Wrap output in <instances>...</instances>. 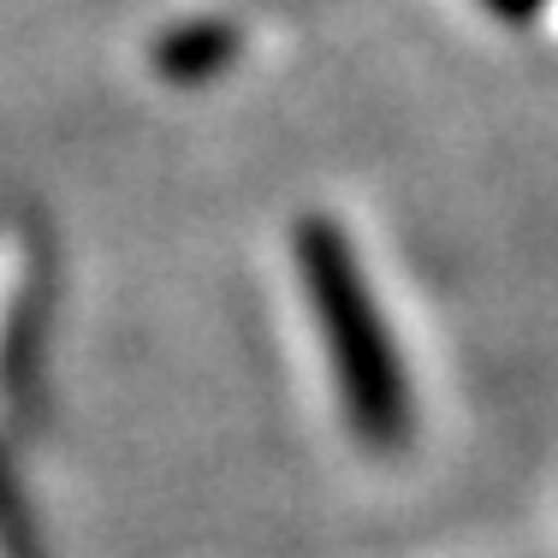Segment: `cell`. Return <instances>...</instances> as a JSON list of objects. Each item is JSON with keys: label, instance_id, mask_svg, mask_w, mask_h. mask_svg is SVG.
Returning a JSON list of instances; mask_svg holds the SVG:
<instances>
[{"label": "cell", "instance_id": "3", "mask_svg": "<svg viewBox=\"0 0 558 558\" xmlns=\"http://www.w3.org/2000/svg\"><path fill=\"white\" fill-rule=\"evenodd\" d=\"M494 7L505 12V19H529V12L541 7V0H494Z\"/></svg>", "mask_w": 558, "mask_h": 558}, {"label": "cell", "instance_id": "1", "mask_svg": "<svg viewBox=\"0 0 558 558\" xmlns=\"http://www.w3.org/2000/svg\"><path fill=\"white\" fill-rule=\"evenodd\" d=\"M298 274H303V291H310V315L322 327L327 363L339 375L351 434L368 451H404L410 428H416L410 380H404V363H398L392 327L380 315L375 291L363 279V262H356L339 220L310 215L298 226Z\"/></svg>", "mask_w": 558, "mask_h": 558}, {"label": "cell", "instance_id": "2", "mask_svg": "<svg viewBox=\"0 0 558 558\" xmlns=\"http://www.w3.org/2000/svg\"><path fill=\"white\" fill-rule=\"evenodd\" d=\"M220 60H226V36L220 31H179L167 43V54H161V65L172 77H208Z\"/></svg>", "mask_w": 558, "mask_h": 558}]
</instances>
